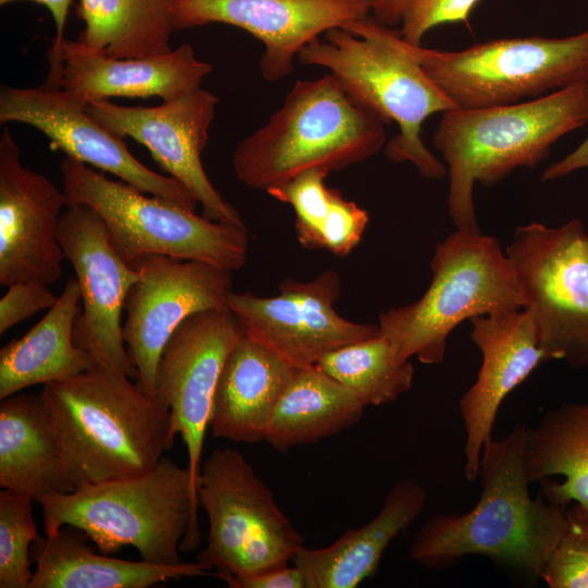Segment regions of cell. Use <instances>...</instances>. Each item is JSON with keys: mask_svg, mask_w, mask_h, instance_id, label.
<instances>
[{"mask_svg": "<svg viewBox=\"0 0 588 588\" xmlns=\"http://www.w3.org/2000/svg\"><path fill=\"white\" fill-rule=\"evenodd\" d=\"M527 426L483 446L478 477L481 493L465 513L439 514L415 535L408 559L425 567H448L467 555H481L538 580L564 534L566 509L532 498L525 465Z\"/></svg>", "mask_w": 588, "mask_h": 588, "instance_id": "1", "label": "cell"}, {"mask_svg": "<svg viewBox=\"0 0 588 588\" xmlns=\"http://www.w3.org/2000/svg\"><path fill=\"white\" fill-rule=\"evenodd\" d=\"M130 379L95 366L44 384L39 396L75 490L145 473L173 444L169 408Z\"/></svg>", "mask_w": 588, "mask_h": 588, "instance_id": "2", "label": "cell"}, {"mask_svg": "<svg viewBox=\"0 0 588 588\" xmlns=\"http://www.w3.org/2000/svg\"><path fill=\"white\" fill-rule=\"evenodd\" d=\"M587 123L588 83L512 105L443 112L432 145L448 168V206L455 228L480 231L476 183L491 187L519 167H536L558 139Z\"/></svg>", "mask_w": 588, "mask_h": 588, "instance_id": "3", "label": "cell"}, {"mask_svg": "<svg viewBox=\"0 0 588 588\" xmlns=\"http://www.w3.org/2000/svg\"><path fill=\"white\" fill-rule=\"evenodd\" d=\"M38 503L46 536L72 527L102 554L132 546L146 562L181 565L180 550L200 546L199 502L189 469L166 456L145 473L46 495Z\"/></svg>", "mask_w": 588, "mask_h": 588, "instance_id": "4", "label": "cell"}, {"mask_svg": "<svg viewBox=\"0 0 588 588\" xmlns=\"http://www.w3.org/2000/svg\"><path fill=\"white\" fill-rule=\"evenodd\" d=\"M324 38L307 44L298 61L328 69L357 102L387 124H397V135L384 148L390 161L409 162L426 179H443L448 168L420 132L431 114L456 107L409 53L400 32L369 15L328 30Z\"/></svg>", "mask_w": 588, "mask_h": 588, "instance_id": "5", "label": "cell"}, {"mask_svg": "<svg viewBox=\"0 0 588 588\" xmlns=\"http://www.w3.org/2000/svg\"><path fill=\"white\" fill-rule=\"evenodd\" d=\"M385 124L331 73L297 81L267 123L237 144L233 170L241 183L265 192L309 169L340 171L385 145Z\"/></svg>", "mask_w": 588, "mask_h": 588, "instance_id": "6", "label": "cell"}, {"mask_svg": "<svg viewBox=\"0 0 588 588\" xmlns=\"http://www.w3.org/2000/svg\"><path fill=\"white\" fill-rule=\"evenodd\" d=\"M431 282L412 304L379 314V329L397 363L417 357L444 360L446 339L475 316L524 308L525 296L499 241L480 231L457 230L434 247Z\"/></svg>", "mask_w": 588, "mask_h": 588, "instance_id": "7", "label": "cell"}, {"mask_svg": "<svg viewBox=\"0 0 588 588\" xmlns=\"http://www.w3.org/2000/svg\"><path fill=\"white\" fill-rule=\"evenodd\" d=\"M70 205L93 208L106 223L112 245L130 265L148 255L201 261L233 272L247 261L246 228L212 221L71 157L60 163Z\"/></svg>", "mask_w": 588, "mask_h": 588, "instance_id": "8", "label": "cell"}, {"mask_svg": "<svg viewBox=\"0 0 588 588\" xmlns=\"http://www.w3.org/2000/svg\"><path fill=\"white\" fill-rule=\"evenodd\" d=\"M404 42L456 108L512 105L588 83V29L561 38L494 39L456 51Z\"/></svg>", "mask_w": 588, "mask_h": 588, "instance_id": "9", "label": "cell"}, {"mask_svg": "<svg viewBox=\"0 0 588 588\" xmlns=\"http://www.w3.org/2000/svg\"><path fill=\"white\" fill-rule=\"evenodd\" d=\"M197 494L209 519L197 561L225 583L287 565L304 546L270 488L235 450H213L201 463Z\"/></svg>", "mask_w": 588, "mask_h": 588, "instance_id": "10", "label": "cell"}, {"mask_svg": "<svg viewBox=\"0 0 588 588\" xmlns=\"http://www.w3.org/2000/svg\"><path fill=\"white\" fill-rule=\"evenodd\" d=\"M505 254L531 311L544 362L588 367V232L573 219L515 229Z\"/></svg>", "mask_w": 588, "mask_h": 588, "instance_id": "11", "label": "cell"}, {"mask_svg": "<svg viewBox=\"0 0 588 588\" xmlns=\"http://www.w3.org/2000/svg\"><path fill=\"white\" fill-rule=\"evenodd\" d=\"M57 237L81 290L82 309L73 330L75 345L88 352L97 366L137 380L138 371L123 340L121 316L139 271L119 255L106 223L87 205L65 208Z\"/></svg>", "mask_w": 588, "mask_h": 588, "instance_id": "12", "label": "cell"}, {"mask_svg": "<svg viewBox=\"0 0 588 588\" xmlns=\"http://www.w3.org/2000/svg\"><path fill=\"white\" fill-rule=\"evenodd\" d=\"M132 266L139 279L125 298L123 340L138 371L137 384L156 397L157 367L168 341L189 316L228 307L232 272L161 255L144 256Z\"/></svg>", "mask_w": 588, "mask_h": 588, "instance_id": "13", "label": "cell"}, {"mask_svg": "<svg viewBox=\"0 0 588 588\" xmlns=\"http://www.w3.org/2000/svg\"><path fill=\"white\" fill-rule=\"evenodd\" d=\"M219 98L201 87L154 107H125L108 99L86 106L106 130L148 149L158 166L196 198L209 220L246 228L238 211L215 188L201 164Z\"/></svg>", "mask_w": 588, "mask_h": 588, "instance_id": "14", "label": "cell"}, {"mask_svg": "<svg viewBox=\"0 0 588 588\" xmlns=\"http://www.w3.org/2000/svg\"><path fill=\"white\" fill-rule=\"evenodd\" d=\"M341 278L327 269L310 281L284 280L275 296L231 291L228 308L244 331L296 368L316 363L327 353L380 334L379 326L357 323L333 308Z\"/></svg>", "mask_w": 588, "mask_h": 588, "instance_id": "15", "label": "cell"}, {"mask_svg": "<svg viewBox=\"0 0 588 588\" xmlns=\"http://www.w3.org/2000/svg\"><path fill=\"white\" fill-rule=\"evenodd\" d=\"M86 106L71 93L45 83L34 88H0L1 124L30 125L65 156L110 172L140 192L195 211L198 201L184 185L138 161L121 137L88 115Z\"/></svg>", "mask_w": 588, "mask_h": 588, "instance_id": "16", "label": "cell"}, {"mask_svg": "<svg viewBox=\"0 0 588 588\" xmlns=\"http://www.w3.org/2000/svg\"><path fill=\"white\" fill-rule=\"evenodd\" d=\"M242 332L228 307L194 314L174 331L158 363L156 397L169 408L183 439L196 491L218 379Z\"/></svg>", "mask_w": 588, "mask_h": 588, "instance_id": "17", "label": "cell"}, {"mask_svg": "<svg viewBox=\"0 0 588 588\" xmlns=\"http://www.w3.org/2000/svg\"><path fill=\"white\" fill-rule=\"evenodd\" d=\"M370 13L371 0H172L175 30L223 23L259 39V69L269 82L289 76L299 51L320 34Z\"/></svg>", "mask_w": 588, "mask_h": 588, "instance_id": "18", "label": "cell"}, {"mask_svg": "<svg viewBox=\"0 0 588 588\" xmlns=\"http://www.w3.org/2000/svg\"><path fill=\"white\" fill-rule=\"evenodd\" d=\"M65 193L21 162L9 130L0 138V284L19 281L51 284L65 258L57 231Z\"/></svg>", "mask_w": 588, "mask_h": 588, "instance_id": "19", "label": "cell"}, {"mask_svg": "<svg viewBox=\"0 0 588 588\" xmlns=\"http://www.w3.org/2000/svg\"><path fill=\"white\" fill-rule=\"evenodd\" d=\"M46 85L66 90L85 105L110 97L173 100L200 87L212 71L189 44L168 53L119 59L85 48L77 40H52L47 50Z\"/></svg>", "mask_w": 588, "mask_h": 588, "instance_id": "20", "label": "cell"}, {"mask_svg": "<svg viewBox=\"0 0 588 588\" xmlns=\"http://www.w3.org/2000/svg\"><path fill=\"white\" fill-rule=\"evenodd\" d=\"M470 338L481 353V366L474 384L460 400L465 429L464 474L477 479L483 446L501 403L542 363L534 316L522 308L514 311L475 316Z\"/></svg>", "mask_w": 588, "mask_h": 588, "instance_id": "21", "label": "cell"}, {"mask_svg": "<svg viewBox=\"0 0 588 588\" xmlns=\"http://www.w3.org/2000/svg\"><path fill=\"white\" fill-rule=\"evenodd\" d=\"M296 370L243 329L218 379L209 420L212 436L264 441L274 406Z\"/></svg>", "mask_w": 588, "mask_h": 588, "instance_id": "22", "label": "cell"}, {"mask_svg": "<svg viewBox=\"0 0 588 588\" xmlns=\"http://www.w3.org/2000/svg\"><path fill=\"white\" fill-rule=\"evenodd\" d=\"M426 488L401 479L388 491L379 513L359 528L346 530L321 549L301 547L292 563L301 568L306 588H356L372 577L384 551L405 532L426 506Z\"/></svg>", "mask_w": 588, "mask_h": 588, "instance_id": "23", "label": "cell"}, {"mask_svg": "<svg viewBox=\"0 0 588 588\" xmlns=\"http://www.w3.org/2000/svg\"><path fill=\"white\" fill-rule=\"evenodd\" d=\"M0 486L37 502L75 490L39 395L1 400Z\"/></svg>", "mask_w": 588, "mask_h": 588, "instance_id": "24", "label": "cell"}, {"mask_svg": "<svg viewBox=\"0 0 588 588\" xmlns=\"http://www.w3.org/2000/svg\"><path fill=\"white\" fill-rule=\"evenodd\" d=\"M36 564L28 588H147L170 579L213 576L196 561L158 565L97 554L74 532L39 536L30 548Z\"/></svg>", "mask_w": 588, "mask_h": 588, "instance_id": "25", "label": "cell"}, {"mask_svg": "<svg viewBox=\"0 0 588 588\" xmlns=\"http://www.w3.org/2000/svg\"><path fill=\"white\" fill-rule=\"evenodd\" d=\"M79 303L81 290L74 277L39 322L0 350V400L32 385L68 380L97 366L73 340Z\"/></svg>", "mask_w": 588, "mask_h": 588, "instance_id": "26", "label": "cell"}, {"mask_svg": "<svg viewBox=\"0 0 588 588\" xmlns=\"http://www.w3.org/2000/svg\"><path fill=\"white\" fill-rule=\"evenodd\" d=\"M525 465L530 483L562 506L588 513V404L563 403L527 427Z\"/></svg>", "mask_w": 588, "mask_h": 588, "instance_id": "27", "label": "cell"}, {"mask_svg": "<svg viewBox=\"0 0 588 588\" xmlns=\"http://www.w3.org/2000/svg\"><path fill=\"white\" fill-rule=\"evenodd\" d=\"M365 407L317 366L297 368L274 406L265 440L281 453L314 444L355 425Z\"/></svg>", "mask_w": 588, "mask_h": 588, "instance_id": "28", "label": "cell"}, {"mask_svg": "<svg viewBox=\"0 0 588 588\" xmlns=\"http://www.w3.org/2000/svg\"><path fill=\"white\" fill-rule=\"evenodd\" d=\"M77 15L85 26L76 40L89 50L119 59L172 50V0H79Z\"/></svg>", "mask_w": 588, "mask_h": 588, "instance_id": "29", "label": "cell"}, {"mask_svg": "<svg viewBox=\"0 0 588 588\" xmlns=\"http://www.w3.org/2000/svg\"><path fill=\"white\" fill-rule=\"evenodd\" d=\"M315 366L353 391L366 406L395 401L414 380L411 362H395L381 333L329 352Z\"/></svg>", "mask_w": 588, "mask_h": 588, "instance_id": "30", "label": "cell"}, {"mask_svg": "<svg viewBox=\"0 0 588 588\" xmlns=\"http://www.w3.org/2000/svg\"><path fill=\"white\" fill-rule=\"evenodd\" d=\"M328 174L324 169H309L266 191L272 198L292 206L296 237L307 249H322L324 232L344 199L339 189L324 184Z\"/></svg>", "mask_w": 588, "mask_h": 588, "instance_id": "31", "label": "cell"}, {"mask_svg": "<svg viewBox=\"0 0 588 588\" xmlns=\"http://www.w3.org/2000/svg\"><path fill=\"white\" fill-rule=\"evenodd\" d=\"M33 500L3 489L0 492V587L28 588L30 548L39 537Z\"/></svg>", "mask_w": 588, "mask_h": 588, "instance_id": "32", "label": "cell"}, {"mask_svg": "<svg viewBox=\"0 0 588 588\" xmlns=\"http://www.w3.org/2000/svg\"><path fill=\"white\" fill-rule=\"evenodd\" d=\"M568 523L540 579L550 588H588V513L573 505Z\"/></svg>", "mask_w": 588, "mask_h": 588, "instance_id": "33", "label": "cell"}, {"mask_svg": "<svg viewBox=\"0 0 588 588\" xmlns=\"http://www.w3.org/2000/svg\"><path fill=\"white\" fill-rule=\"evenodd\" d=\"M480 0H408L399 29L408 44L419 46L424 36L441 24L463 22L468 25L473 8Z\"/></svg>", "mask_w": 588, "mask_h": 588, "instance_id": "34", "label": "cell"}, {"mask_svg": "<svg viewBox=\"0 0 588 588\" xmlns=\"http://www.w3.org/2000/svg\"><path fill=\"white\" fill-rule=\"evenodd\" d=\"M49 284L39 281H19L8 286L0 299V334L27 320L37 313L50 309L58 301Z\"/></svg>", "mask_w": 588, "mask_h": 588, "instance_id": "35", "label": "cell"}, {"mask_svg": "<svg viewBox=\"0 0 588 588\" xmlns=\"http://www.w3.org/2000/svg\"><path fill=\"white\" fill-rule=\"evenodd\" d=\"M232 588H306V579L299 567L284 565L259 574L233 578L226 581Z\"/></svg>", "mask_w": 588, "mask_h": 588, "instance_id": "36", "label": "cell"}, {"mask_svg": "<svg viewBox=\"0 0 588 588\" xmlns=\"http://www.w3.org/2000/svg\"><path fill=\"white\" fill-rule=\"evenodd\" d=\"M584 168H588V137L571 154L548 167L541 181L563 177Z\"/></svg>", "mask_w": 588, "mask_h": 588, "instance_id": "37", "label": "cell"}, {"mask_svg": "<svg viewBox=\"0 0 588 588\" xmlns=\"http://www.w3.org/2000/svg\"><path fill=\"white\" fill-rule=\"evenodd\" d=\"M408 0H371L370 15L379 23L395 27L400 25Z\"/></svg>", "mask_w": 588, "mask_h": 588, "instance_id": "38", "label": "cell"}, {"mask_svg": "<svg viewBox=\"0 0 588 588\" xmlns=\"http://www.w3.org/2000/svg\"><path fill=\"white\" fill-rule=\"evenodd\" d=\"M16 0H0V4L4 5ZM39 4L45 5L51 13L56 29H57V40H62L64 38V29L66 25V20L69 15V10L73 0H32Z\"/></svg>", "mask_w": 588, "mask_h": 588, "instance_id": "39", "label": "cell"}]
</instances>
